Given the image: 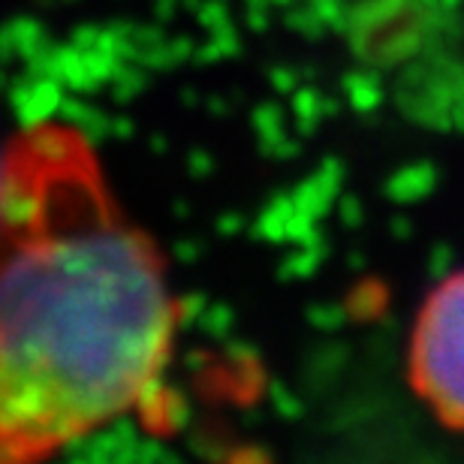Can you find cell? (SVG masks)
Returning a JSON list of instances; mask_svg holds the SVG:
<instances>
[{
  "label": "cell",
  "instance_id": "obj_1",
  "mask_svg": "<svg viewBox=\"0 0 464 464\" xmlns=\"http://www.w3.org/2000/svg\"><path fill=\"white\" fill-rule=\"evenodd\" d=\"M0 461H36L130 413L169 365L179 304L151 236L67 124L6 148Z\"/></svg>",
  "mask_w": 464,
  "mask_h": 464
},
{
  "label": "cell",
  "instance_id": "obj_2",
  "mask_svg": "<svg viewBox=\"0 0 464 464\" xmlns=\"http://www.w3.org/2000/svg\"><path fill=\"white\" fill-rule=\"evenodd\" d=\"M407 383L434 420L464 434V268L443 275L416 311Z\"/></svg>",
  "mask_w": 464,
  "mask_h": 464
},
{
  "label": "cell",
  "instance_id": "obj_3",
  "mask_svg": "<svg viewBox=\"0 0 464 464\" xmlns=\"http://www.w3.org/2000/svg\"><path fill=\"white\" fill-rule=\"evenodd\" d=\"M6 188H9V160H6V151H0V211H4V202H6Z\"/></svg>",
  "mask_w": 464,
  "mask_h": 464
}]
</instances>
